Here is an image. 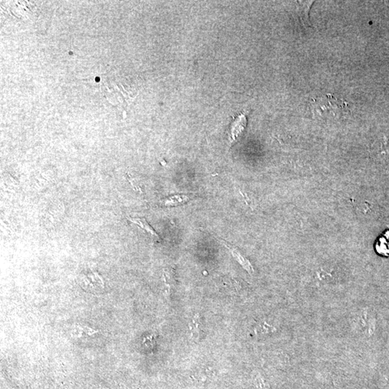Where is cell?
Masks as SVG:
<instances>
[{"label":"cell","instance_id":"1","mask_svg":"<svg viewBox=\"0 0 389 389\" xmlns=\"http://www.w3.org/2000/svg\"><path fill=\"white\" fill-rule=\"evenodd\" d=\"M221 242H222L223 245L231 251L232 256L234 257L235 260H236L247 271L249 272V273H253V268L252 267H251L250 263H249V262L248 261L246 258H245V257L241 254L240 251L238 250L234 246H232L230 244L226 243L224 241H221Z\"/></svg>","mask_w":389,"mask_h":389},{"label":"cell","instance_id":"2","mask_svg":"<svg viewBox=\"0 0 389 389\" xmlns=\"http://www.w3.org/2000/svg\"><path fill=\"white\" fill-rule=\"evenodd\" d=\"M247 120L245 115H239L238 118L235 119L232 124V128H231V138L232 140H236V139L239 137V134L244 131L245 126H246Z\"/></svg>","mask_w":389,"mask_h":389},{"label":"cell","instance_id":"3","mask_svg":"<svg viewBox=\"0 0 389 389\" xmlns=\"http://www.w3.org/2000/svg\"><path fill=\"white\" fill-rule=\"evenodd\" d=\"M128 219L131 222L135 223L137 224V226H139V227L141 228L143 230L146 231L148 233H149L150 236H152L154 239H156V240L159 239V236H158L157 233L155 232V231L154 230L153 228L151 227L150 225L148 223L147 221L144 219V218H128Z\"/></svg>","mask_w":389,"mask_h":389},{"label":"cell","instance_id":"4","mask_svg":"<svg viewBox=\"0 0 389 389\" xmlns=\"http://www.w3.org/2000/svg\"><path fill=\"white\" fill-rule=\"evenodd\" d=\"M201 317L198 313H196L193 316V319L189 325L190 336L194 340H196L199 337L200 333H201Z\"/></svg>","mask_w":389,"mask_h":389},{"label":"cell","instance_id":"5","mask_svg":"<svg viewBox=\"0 0 389 389\" xmlns=\"http://www.w3.org/2000/svg\"><path fill=\"white\" fill-rule=\"evenodd\" d=\"M187 200H188V198L185 196V195H183V196L177 195V196L171 197L170 199L167 200V201H165V205H176V204L184 203L185 202L187 201Z\"/></svg>","mask_w":389,"mask_h":389}]
</instances>
